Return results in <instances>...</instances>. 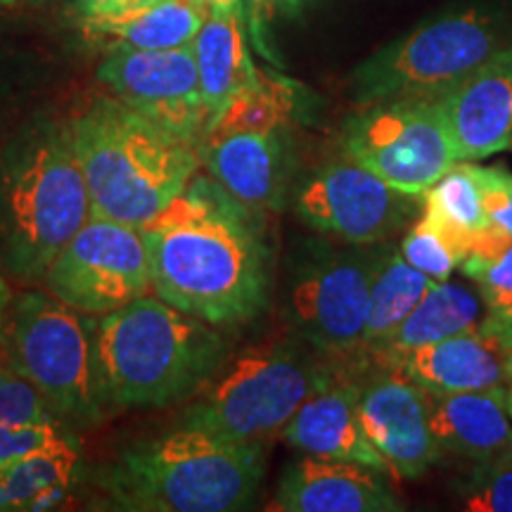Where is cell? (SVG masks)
I'll list each match as a JSON object with an SVG mask.
<instances>
[{"label": "cell", "instance_id": "obj_1", "mask_svg": "<svg viewBox=\"0 0 512 512\" xmlns=\"http://www.w3.org/2000/svg\"><path fill=\"white\" fill-rule=\"evenodd\" d=\"M152 292L214 328L264 313L271 294L268 249L221 197L190 185L143 228Z\"/></svg>", "mask_w": 512, "mask_h": 512}, {"label": "cell", "instance_id": "obj_2", "mask_svg": "<svg viewBox=\"0 0 512 512\" xmlns=\"http://www.w3.org/2000/svg\"><path fill=\"white\" fill-rule=\"evenodd\" d=\"M228 358L214 325L143 294L95 320L105 406L164 408L200 394Z\"/></svg>", "mask_w": 512, "mask_h": 512}, {"label": "cell", "instance_id": "obj_3", "mask_svg": "<svg viewBox=\"0 0 512 512\" xmlns=\"http://www.w3.org/2000/svg\"><path fill=\"white\" fill-rule=\"evenodd\" d=\"M91 195V214L143 228L188 188L200 147L131 110L100 98L67 128Z\"/></svg>", "mask_w": 512, "mask_h": 512}, {"label": "cell", "instance_id": "obj_4", "mask_svg": "<svg viewBox=\"0 0 512 512\" xmlns=\"http://www.w3.org/2000/svg\"><path fill=\"white\" fill-rule=\"evenodd\" d=\"M259 441L178 425L121 453L110 475L119 508L133 512H230L252 505L264 477Z\"/></svg>", "mask_w": 512, "mask_h": 512}, {"label": "cell", "instance_id": "obj_5", "mask_svg": "<svg viewBox=\"0 0 512 512\" xmlns=\"http://www.w3.org/2000/svg\"><path fill=\"white\" fill-rule=\"evenodd\" d=\"M512 46V0L448 5L366 57L351 74L356 105L441 98Z\"/></svg>", "mask_w": 512, "mask_h": 512}, {"label": "cell", "instance_id": "obj_6", "mask_svg": "<svg viewBox=\"0 0 512 512\" xmlns=\"http://www.w3.org/2000/svg\"><path fill=\"white\" fill-rule=\"evenodd\" d=\"M91 219V195L67 131L24 143L3 176V226L12 268L43 278L50 261Z\"/></svg>", "mask_w": 512, "mask_h": 512}, {"label": "cell", "instance_id": "obj_7", "mask_svg": "<svg viewBox=\"0 0 512 512\" xmlns=\"http://www.w3.org/2000/svg\"><path fill=\"white\" fill-rule=\"evenodd\" d=\"M332 375L290 342L261 344L223 363L183 413L181 425L264 444L285 430L299 406Z\"/></svg>", "mask_w": 512, "mask_h": 512}, {"label": "cell", "instance_id": "obj_8", "mask_svg": "<svg viewBox=\"0 0 512 512\" xmlns=\"http://www.w3.org/2000/svg\"><path fill=\"white\" fill-rule=\"evenodd\" d=\"M95 320L41 292H27L8 325V363L34 384L64 425H93L105 399L95 363Z\"/></svg>", "mask_w": 512, "mask_h": 512}, {"label": "cell", "instance_id": "obj_9", "mask_svg": "<svg viewBox=\"0 0 512 512\" xmlns=\"http://www.w3.org/2000/svg\"><path fill=\"white\" fill-rule=\"evenodd\" d=\"M344 155L384 183L425 195L458 164L439 98H396L361 105L342 133Z\"/></svg>", "mask_w": 512, "mask_h": 512}, {"label": "cell", "instance_id": "obj_10", "mask_svg": "<svg viewBox=\"0 0 512 512\" xmlns=\"http://www.w3.org/2000/svg\"><path fill=\"white\" fill-rule=\"evenodd\" d=\"M48 292L88 316H105L150 294V254L143 230L93 216L50 261Z\"/></svg>", "mask_w": 512, "mask_h": 512}, {"label": "cell", "instance_id": "obj_11", "mask_svg": "<svg viewBox=\"0 0 512 512\" xmlns=\"http://www.w3.org/2000/svg\"><path fill=\"white\" fill-rule=\"evenodd\" d=\"M392 242L318 254L290 290V316L311 347L332 356L361 354L370 290Z\"/></svg>", "mask_w": 512, "mask_h": 512}, {"label": "cell", "instance_id": "obj_12", "mask_svg": "<svg viewBox=\"0 0 512 512\" xmlns=\"http://www.w3.org/2000/svg\"><path fill=\"white\" fill-rule=\"evenodd\" d=\"M294 209L306 226L344 245H377L418 219L422 195L384 183L347 157L318 169L299 190Z\"/></svg>", "mask_w": 512, "mask_h": 512}, {"label": "cell", "instance_id": "obj_13", "mask_svg": "<svg viewBox=\"0 0 512 512\" xmlns=\"http://www.w3.org/2000/svg\"><path fill=\"white\" fill-rule=\"evenodd\" d=\"M98 76L131 110L200 147L211 117L192 43L171 50H112Z\"/></svg>", "mask_w": 512, "mask_h": 512}, {"label": "cell", "instance_id": "obj_14", "mask_svg": "<svg viewBox=\"0 0 512 512\" xmlns=\"http://www.w3.org/2000/svg\"><path fill=\"white\" fill-rule=\"evenodd\" d=\"M358 418L394 477L418 479L441 458L430 425V396L411 377L380 370L361 384Z\"/></svg>", "mask_w": 512, "mask_h": 512}, {"label": "cell", "instance_id": "obj_15", "mask_svg": "<svg viewBox=\"0 0 512 512\" xmlns=\"http://www.w3.org/2000/svg\"><path fill=\"white\" fill-rule=\"evenodd\" d=\"M200 157L216 185L242 209L271 211L280 207L290 176L287 128H207Z\"/></svg>", "mask_w": 512, "mask_h": 512}, {"label": "cell", "instance_id": "obj_16", "mask_svg": "<svg viewBox=\"0 0 512 512\" xmlns=\"http://www.w3.org/2000/svg\"><path fill=\"white\" fill-rule=\"evenodd\" d=\"M458 162H479L512 143V46L439 98Z\"/></svg>", "mask_w": 512, "mask_h": 512}, {"label": "cell", "instance_id": "obj_17", "mask_svg": "<svg viewBox=\"0 0 512 512\" xmlns=\"http://www.w3.org/2000/svg\"><path fill=\"white\" fill-rule=\"evenodd\" d=\"M373 467L304 453L280 479L271 510L283 512H396L401 498Z\"/></svg>", "mask_w": 512, "mask_h": 512}, {"label": "cell", "instance_id": "obj_18", "mask_svg": "<svg viewBox=\"0 0 512 512\" xmlns=\"http://www.w3.org/2000/svg\"><path fill=\"white\" fill-rule=\"evenodd\" d=\"M361 384L349 377L332 375L323 387L306 399L280 432L297 451L318 458L349 460L392 475L387 460L370 444L358 418Z\"/></svg>", "mask_w": 512, "mask_h": 512}, {"label": "cell", "instance_id": "obj_19", "mask_svg": "<svg viewBox=\"0 0 512 512\" xmlns=\"http://www.w3.org/2000/svg\"><path fill=\"white\" fill-rule=\"evenodd\" d=\"M392 370L411 377L427 394L482 392L510 380L496 337L479 328L413 349Z\"/></svg>", "mask_w": 512, "mask_h": 512}, {"label": "cell", "instance_id": "obj_20", "mask_svg": "<svg viewBox=\"0 0 512 512\" xmlns=\"http://www.w3.org/2000/svg\"><path fill=\"white\" fill-rule=\"evenodd\" d=\"M427 396L432 434L441 453L475 463L512 458V425L505 387Z\"/></svg>", "mask_w": 512, "mask_h": 512}, {"label": "cell", "instance_id": "obj_21", "mask_svg": "<svg viewBox=\"0 0 512 512\" xmlns=\"http://www.w3.org/2000/svg\"><path fill=\"white\" fill-rule=\"evenodd\" d=\"M207 17L202 0H143L114 15L83 19V29L110 50H171L190 46Z\"/></svg>", "mask_w": 512, "mask_h": 512}, {"label": "cell", "instance_id": "obj_22", "mask_svg": "<svg viewBox=\"0 0 512 512\" xmlns=\"http://www.w3.org/2000/svg\"><path fill=\"white\" fill-rule=\"evenodd\" d=\"M81 475V451L72 432L22 453L0 475V512L57 508Z\"/></svg>", "mask_w": 512, "mask_h": 512}, {"label": "cell", "instance_id": "obj_23", "mask_svg": "<svg viewBox=\"0 0 512 512\" xmlns=\"http://www.w3.org/2000/svg\"><path fill=\"white\" fill-rule=\"evenodd\" d=\"M192 53L200 76L202 100L214 121L226 102L256 76L245 34V5L228 12H209L192 41Z\"/></svg>", "mask_w": 512, "mask_h": 512}, {"label": "cell", "instance_id": "obj_24", "mask_svg": "<svg viewBox=\"0 0 512 512\" xmlns=\"http://www.w3.org/2000/svg\"><path fill=\"white\" fill-rule=\"evenodd\" d=\"M479 323H482V309L475 292L448 280L434 283L420 304L394 330V335L370 356L380 370H392L413 349L477 330Z\"/></svg>", "mask_w": 512, "mask_h": 512}, {"label": "cell", "instance_id": "obj_25", "mask_svg": "<svg viewBox=\"0 0 512 512\" xmlns=\"http://www.w3.org/2000/svg\"><path fill=\"white\" fill-rule=\"evenodd\" d=\"M434 283L437 280L427 278L425 273L413 268L403 259L399 247L392 245L389 254L384 256L380 271L375 273L373 290H370V309L366 330H363L361 354L370 356L377 347H382Z\"/></svg>", "mask_w": 512, "mask_h": 512}, {"label": "cell", "instance_id": "obj_26", "mask_svg": "<svg viewBox=\"0 0 512 512\" xmlns=\"http://www.w3.org/2000/svg\"><path fill=\"white\" fill-rule=\"evenodd\" d=\"M422 204L432 209L458 238L470 242L479 230L489 226L482 204V192L470 171V162H458L422 195Z\"/></svg>", "mask_w": 512, "mask_h": 512}, {"label": "cell", "instance_id": "obj_27", "mask_svg": "<svg viewBox=\"0 0 512 512\" xmlns=\"http://www.w3.org/2000/svg\"><path fill=\"white\" fill-rule=\"evenodd\" d=\"M399 252L408 264L425 273L427 278L444 283L463 264L470 247L432 209L422 204L420 216L406 233V238L401 240Z\"/></svg>", "mask_w": 512, "mask_h": 512}, {"label": "cell", "instance_id": "obj_28", "mask_svg": "<svg viewBox=\"0 0 512 512\" xmlns=\"http://www.w3.org/2000/svg\"><path fill=\"white\" fill-rule=\"evenodd\" d=\"M463 273L475 280L482 294L486 316L479 323V330L486 335L512 325V245H508L494 256H465Z\"/></svg>", "mask_w": 512, "mask_h": 512}, {"label": "cell", "instance_id": "obj_29", "mask_svg": "<svg viewBox=\"0 0 512 512\" xmlns=\"http://www.w3.org/2000/svg\"><path fill=\"white\" fill-rule=\"evenodd\" d=\"M62 422L43 394L17 370L0 368V427H34Z\"/></svg>", "mask_w": 512, "mask_h": 512}, {"label": "cell", "instance_id": "obj_30", "mask_svg": "<svg viewBox=\"0 0 512 512\" xmlns=\"http://www.w3.org/2000/svg\"><path fill=\"white\" fill-rule=\"evenodd\" d=\"M460 496L470 512H512V458L479 463L460 482Z\"/></svg>", "mask_w": 512, "mask_h": 512}, {"label": "cell", "instance_id": "obj_31", "mask_svg": "<svg viewBox=\"0 0 512 512\" xmlns=\"http://www.w3.org/2000/svg\"><path fill=\"white\" fill-rule=\"evenodd\" d=\"M470 171L482 192L486 219L512 238V174L505 166H482L477 162H470Z\"/></svg>", "mask_w": 512, "mask_h": 512}, {"label": "cell", "instance_id": "obj_32", "mask_svg": "<svg viewBox=\"0 0 512 512\" xmlns=\"http://www.w3.org/2000/svg\"><path fill=\"white\" fill-rule=\"evenodd\" d=\"M64 432H69L64 422H48V425L34 427H0V475L22 453L34 451V448L62 437Z\"/></svg>", "mask_w": 512, "mask_h": 512}, {"label": "cell", "instance_id": "obj_33", "mask_svg": "<svg viewBox=\"0 0 512 512\" xmlns=\"http://www.w3.org/2000/svg\"><path fill=\"white\" fill-rule=\"evenodd\" d=\"M311 0H247V12L249 24H252V34L259 46H264V29L273 19L297 15Z\"/></svg>", "mask_w": 512, "mask_h": 512}, {"label": "cell", "instance_id": "obj_34", "mask_svg": "<svg viewBox=\"0 0 512 512\" xmlns=\"http://www.w3.org/2000/svg\"><path fill=\"white\" fill-rule=\"evenodd\" d=\"M138 3H143V0H79V10L83 19H91L114 15V12H121Z\"/></svg>", "mask_w": 512, "mask_h": 512}, {"label": "cell", "instance_id": "obj_35", "mask_svg": "<svg viewBox=\"0 0 512 512\" xmlns=\"http://www.w3.org/2000/svg\"><path fill=\"white\" fill-rule=\"evenodd\" d=\"M494 337H496L498 347H501L505 368H508V373L512 375V325H510V328L501 330V332H498V335H494Z\"/></svg>", "mask_w": 512, "mask_h": 512}, {"label": "cell", "instance_id": "obj_36", "mask_svg": "<svg viewBox=\"0 0 512 512\" xmlns=\"http://www.w3.org/2000/svg\"><path fill=\"white\" fill-rule=\"evenodd\" d=\"M202 3L207 5L209 12H228L240 8L242 0H202Z\"/></svg>", "mask_w": 512, "mask_h": 512}, {"label": "cell", "instance_id": "obj_37", "mask_svg": "<svg viewBox=\"0 0 512 512\" xmlns=\"http://www.w3.org/2000/svg\"><path fill=\"white\" fill-rule=\"evenodd\" d=\"M8 287H5L3 278H0V344H3V332H5V313H8Z\"/></svg>", "mask_w": 512, "mask_h": 512}, {"label": "cell", "instance_id": "obj_38", "mask_svg": "<svg viewBox=\"0 0 512 512\" xmlns=\"http://www.w3.org/2000/svg\"><path fill=\"white\" fill-rule=\"evenodd\" d=\"M505 403H508V415H510V420H512V375H510V380H508V387H505Z\"/></svg>", "mask_w": 512, "mask_h": 512}, {"label": "cell", "instance_id": "obj_39", "mask_svg": "<svg viewBox=\"0 0 512 512\" xmlns=\"http://www.w3.org/2000/svg\"><path fill=\"white\" fill-rule=\"evenodd\" d=\"M0 3H10V0H0Z\"/></svg>", "mask_w": 512, "mask_h": 512}, {"label": "cell", "instance_id": "obj_40", "mask_svg": "<svg viewBox=\"0 0 512 512\" xmlns=\"http://www.w3.org/2000/svg\"><path fill=\"white\" fill-rule=\"evenodd\" d=\"M510 147H512V143H510Z\"/></svg>", "mask_w": 512, "mask_h": 512}]
</instances>
